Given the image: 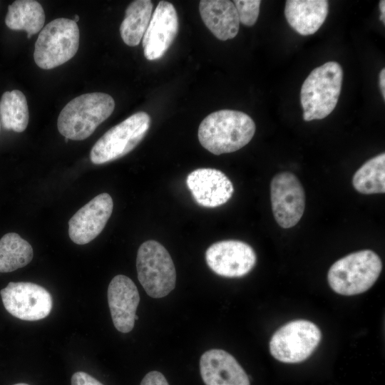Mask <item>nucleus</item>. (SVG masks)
Returning a JSON list of instances; mask_svg holds the SVG:
<instances>
[{
    "label": "nucleus",
    "instance_id": "obj_1",
    "mask_svg": "<svg viewBox=\"0 0 385 385\" xmlns=\"http://www.w3.org/2000/svg\"><path fill=\"white\" fill-rule=\"evenodd\" d=\"M256 125L247 114L234 110H220L200 123L197 137L201 145L219 155L237 151L253 138Z\"/></svg>",
    "mask_w": 385,
    "mask_h": 385
},
{
    "label": "nucleus",
    "instance_id": "obj_2",
    "mask_svg": "<svg viewBox=\"0 0 385 385\" xmlns=\"http://www.w3.org/2000/svg\"><path fill=\"white\" fill-rule=\"evenodd\" d=\"M115 101L108 94L90 93L69 101L57 121L58 132L66 138L83 140L91 136L113 113Z\"/></svg>",
    "mask_w": 385,
    "mask_h": 385
},
{
    "label": "nucleus",
    "instance_id": "obj_3",
    "mask_svg": "<svg viewBox=\"0 0 385 385\" xmlns=\"http://www.w3.org/2000/svg\"><path fill=\"white\" fill-rule=\"evenodd\" d=\"M342 80V66L336 61H328L312 70L300 92L305 121L323 119L333 111L341 93Z\"/></svg>",
    "mask_w": 385,
    "mask_h": 385
},
{
    "label": "nucleus",
    "instance_id": "obj_4",
    "mask_svg": "<svg viewBox=\"0 0 385 385\" xmlns=\"http://www.w3.org/2000/svg\"><path fill=\"white\" fill-rule=\"evenodd\" d=\"M382 270L379 255L370 250L351 253L329 268L327 280L337 294L351 296L367 291L376 282Z\"/></svg>",
    "mask_w": 385,
    "mask_h": 385
},
{
    "label": "nucleus",
    "instance_id": "obj_5",
    "mask_svg": "<svg viewBox=\"0 0 385 385\" xmlns=\"http://www.w3.org/2000/svg\"><path fill=\"white\" fill-rule=\"evenodd\" d=\"M80 33L73 19H56L40 31L35 43L34 58L41 68L48 70L72 58L79 46Z\"/></svg>",
    "mask_w": 385,
    "mask_h": 385
},
{
    "label": "nucleus",
    "instance_id": "obj_6",
    "mask_svg": "<svg viewBox=\"0 0 385 385\" xmlns=\"http://www.w3.org/2000/svg\"><path fill=\"white\" fill-rule=\"evenodd\" d=\"M138 279L153 298L168 295L175 287L176 272L168 250L155 240L144 242L136 257Z\"/></svg>",
    "mask_w": 385,
    "mask_h": 385
},
{
    "label": "nucleus",
    "instance_id": "obj_7",
    "mask_svg": "<svg viewBox=\"0 0 385 385\" xmlns=\"http://www.w3.org/2000/svg\"><path fill=\"white\" fill-rule=\"evenodd\" d=\"M150 125V115L143 111L127 118L106 132L94 144L91 161L101 165L115 160L132 151L147 134Z\"/></svg>",
    "mask_w": 385,
    "mask_h": 385
},
{
    "label": "nucleus",
    "instance_id": "obj_8",
    "mask_svg": "<svg viewBox=\"0 0 385 385\" xmlns=\"http://www.w3.org/2000/svg\"><path fill=\"white\" fill-rule=\"evenodd\" d=\"M321 338V331L315 324L308 320H294L274 333L270 342V351L281 362L299 363L314 352Z\"/></svg>",
    "mask_w": 385,
    "mask_h": 385
},
{
    "label": "nucleus",
    "instance_id": "obj_9",
    "mask_svg": "<svg viewBox=\"0 0 385 385\" xmlns=\"http://www.w3.org/2000/svg\"><path fill=\"white\" fill-rule=\"evenodd\" d=\"M0 294L6 311L21 320L42 319L49 314L53 306L51 294L32 282H11Z\"/></svg>",
    "mask_w": 385,
    "mask_h": 385
},
{
    "label": "nucleus",
    "instance_id": "obj_10",
    "mask_svg": "<svg viewBox=\"0 0 385 385\" xmlns=\"http://www.w3.org/2000/svg\"><path fill=\"white\" fill-rule=\"evenodd\" d=\"M270 199L274 217L282 228L295 226L305 208V193L299 179L289 172H282L270 183Z\"/></svg>",
    "mask_w": 385,
    "mask_h": 385
},
{
    "label": "nucleus",
    "instance_id": "obj_11",
    "mask_svg": "<svg viewBox=\"0 0 385 385\" xmlns=\"http://www.w3.org/2000/svg\"><path fill=\"white\" fill-rule=\"evenodd\" d=\"M205 260L215 274L232 278L248 274L256 264L257 256L247 243L227 240L210 245L205 252Z\"/></svg>",
    "mask_w": 385,
    "mask_h": 385
},
{
    "label": "nucleus",
    "instance_id": "obj_12",
    "mask_svg": "<svg viewBox=\"0 0 385 385\" xmlns=\"http://www.w3.org/2000/svg\"><path fill=\"white\" fill-rule=\"evenodd\" d=\"M178 27V17L173 4L160 1L143 37L145 58L148 61L160 58L174 41Z\"/></svg>",
    "mask_w": 385,
    "mask_h": 385
},
{
    "label": "nucleus",
    "instance_id": "obj_13",
    "mask_svg": "<svg viewBox=\"0 0 385 385\" xmlns=\"http://www.w3.org/2000/svg\"><path fill=\"white\" fill-rule=\"evenodd\" d=\"M113 207L111 196L101 193L79 209L68 221V235L77 245H85L103 230Z\"/></svg>",
    "mask_w": 385,
    "mask_h": 385
},
{
    "label": "nucleus",
    "instance_id": "obj_14",
    "mask_svg": "<svg viewBox=\"0 0 385 385\" xmlns=\"http://www.w3.org/2000/svg\"><path fill=\"white\" fill-rule=\"evenodd\" d=\"M187 186L195 201L200 206L216 207L232 196L234 187L222 171L209 168H197L188 174Z\"/></svg>",
    "mask_w": 385,
    "mask_h": 385
},
{
    "label": "nucleus",
    "instance_id": "obj_15",
    "mask_svg": "<svg viewBox=\"0 0 385 385\" xmlns=\"http://www.w3.org/2000/svg\"><path fill=\"white\" fill-rule=\"evenodd\" d=\"M139 302L138 290L131 279L123 274L112 279L108 288V302L118 331L128 333L133 329Z\"/></svg>",
    "mask_w": 385,
    "mask_h": 385
},
{
    "label": "nucleus",
    "instance_id": "obj_16",
    "mask_svg": "<svg viewBox=\"0 0 385 385\" xmlns=\"http://www.w3.org/2000/svg\"><path fill=\"white\" fill-rule=\"evenodd\" d=\"M200 372L205 385H250L243 368L222 349H212L202 354Z\"/></svg>",
    "mask_w": 385,
    "mask_h": 385
},
{
    "label": "nucleus",
    "instance_id": "obj_17",
    "mask_svg": "<svg viewBox=\"0 0 385 385\" xmlns=\"http://www.w3.org/2000/svg\"><path fill=\"white\" fill-rule=\"evenodd\" d=\"M199 11L202 21L217 38L227 41L237 36L240 21L232 1L201 0Z\"/></svg>",
    "mask_w": 385,
    "mask_h": 385
},
{
    "label": "nucleus",
    "instance_id": "obj_18",
    "mask_svg": "<svg viewBox=\"0 0 385 385\" xmlns=\"http://www.w3.org/2000/svg\"><path fill=\"white\" fill-rule=\"evenodd\" d=\"M328 10L329 4L326 0H287L284 16L296 32L308 36L319 29L327 18Z\"/></svg>",
    "mask_w": 385,
    "mask_h": 385
},
{
    "label": "nucleus",
    "instance_id": "obj_19",
    "mask_svg": "<svg viewBox=\"0 0 385 385\" xmlns=\"http://www.w3.org/2000/svg\"><path fill=\"white\" fill-rule=\"evenodd\" d=\"M45 13L40 3L34 0H16L8 6L6 26L14 31H24L28 38L41 31Z\"/></svg>",
    "mask_w": 385,
    "mask_h": 385
},
{
    "label": "nucleus",
    "instance_id": "obj_20",
    "mask_svg": "<svg viewBox=\"0 0 385 385\" xmlns=\"http://www.w3.org/2000/svg\"><path fill=\"white\" fill-rule=\"evenodd\" d=\"M153 4L150 0H136L127 7L120 26L123 42L129 46H138L150 23Z\"/></svg>",
    "mask_w": 385,
    "mask_h": 385
},
{
    "label": "nucleus",
    "instance_id": "obj_21",
    "mask_svg": "<svg viewBox=\"0 0 385 385\" xmlns=\"http://www.w3.org/2000/svg\"><path fill=\"white\" fill-rule=\"evenodd\" d=\"M29 112L24 94L19 90L4 92L0 100L1 125L6 130L24 131L28 125Z\"/></svg>",
    "mask_w": 385,
    "mask_h": 385
},
{
    "label": "nucleus",
    "instance_id": "obj_22",
    "mask_svg": "<svg viewBox=\"0 0 385 385\" xmlns=\"http://www.w3.org/2000/svg\"><path fill=\"white\" fill-rule=\"evenodd\" d=\"M31 245L19 234L9 232L0 239V272H11L27 265L33 258Z\"/></svg>",
    "mask_w": 385,
    "mask_h": 385
},
{
    "label": "nucleus",
    "instance_id": "obj_23",
    "mask_svg": "<svg viewBox=\"0 0 385 385\" xmlns=\"http://www.w3.org/2000/svg\"><path fill=\"white\" fill-rule=\"evenodd\" d=\"M354 189L362 194L385 192V153H381L364 163L352 178Z\"/></svg>",
    "mask_w": 385,
    "mask_h": 385
},
{
    "label": "nucleus",
    "instance_id": "obj_24",
    "mask_svg": "<svg viewBox=\"0 0 385 385\" xmlns=\"http://www.w3.org/2000/svg\"><path fill=\"white\" fill-rule=\"evenodd\" d=\"M232 2L236 8L240 22L247 26H253L259 16L261 1L235 0Z\"/></svg>",
    "mask_w": 385,
    "mask_h": 385
},
{
    "label": "nucleus",
    "instance_id": "obj_25",
    "mask_svg": "<svg viewBox=\"0 0 385 385\" xmlns=\"http://www.w3.org/2000/svg\"><path fill=\"white\" fill-rule=\"evenodd\" d=\"M71 385H103L99 381L83 371H77L71 376Z\"/></svg>",
    "mask_w": 385,
    "mask_h": 385
},
{
    "label": "nucleus",
    "instance_id": "obj_26",
    "mask_svg": "<svg viewBox=\"0 0 385 385\" xmlns=\"http://www.w3.org/2000/svg\"><path fill=\"white\" fill-rule=\"evenodd\" d=\"M140 385H169V384L162 373L151 371L143 377Z\"/></svg>",
    "mask_w": 385,
    "mask_h": 385
},
{
    "label": "nucleus",
    "instance_id": "obj_27",
    "mask_svg": "<svg viewBox=\"0 0 385 385\" xmlns=\"http://www.w3.org/2000/svg\"><path fill=\"white\" fill-rule=\"evenodd\" d=\"M379 87L383 96L385 99V69L383 68L379 73Z\"/></svg>",
    "mask_w": 385,
    "mask_h": 385
},
{
    "label": "nucleus",
    "instance_id": "obj_28",
    "mask_svg": "<svg viewBox=\"0 0 385 385\" xmlns=\"http://www.w3.org/2000/svg\"><path fill=\"white\" fill-rule=\"evenodd\" d=\"M379 9L381 14H385V1L384 0L379 1Z\"/></svg>",
    "mask_w": 385,
    "mask_h": 385
},
{
    "label": "nucleus",
    "instance_id": "obj_29",
    "mask_svg": "<svg viewBox=\"0 0 385 385\" xmlns=\"http://www.w3.org/2000/svg\"><path fill=\"white\" fill-rule=\"evenodd\" d=\"M379 19L381 21L383 22V24H385V14H381L379 16Z\"/></svg>",
    "mask_w": 385,
    "mask_h": 385
},
{
    "label": "nucleus",
    "instance_id": "obj_30",
    "mask_svg": "<svg viewBox=\"0 0 385 385\" xmlns=\"http://www.w3.org/2000/svg\"><path fill=\"white\" fill-rule=\"evenodd\" d=\"M73 21L77 23L79 21V16L78 15H76L73 19Z\"/></svg>",
    "mask_w": 385,
    "mask_h": 385
},
{
    "label": "nucleus",
    "instance_id": "obj_31",
    "mask_svg": "<svg viewBox=\"0 0 385 385\" xmlns=\"http://www.w3.org/2000/svg\"><path fill=\"white\" fill-rule=\"evenodd\" d=\"M14 385H29V384H25V383H18V384H14Z\"/></svg>",
    "mask_w": 385,
    "mask_h": 385
},
{
    "label": "nucleus",
    "instance_id": "obj_32",
    "mask_svg": "<svg viewBox=\"0 0 385 385\" xmlns=\"http://www.w3.org/2000/svg\"><path fill=\"white\" fill-rule=\"evenodd\" d=\"M135 320H138V317L137 315L135 316Z\"/></svg>",
    "mask_w": 385,
    "mask_h": 385
},
{
    "label": "nucleus",
    "instance_id": "obj_33",
    "mask_svg": "<svg viewBox=\"0 0 385 385\" xmlns=\"http://www.w3.org/2000/svg\"><path fill=\"white\" fill-rule=\"evenodd\" d=\"M69 139L65 138V141L67 143Z\"/></svg>",
    "mask_w": 385,
    "mask_h": 385
},
{
    "label": "nucleus",
    "instance_id": "obj_34",
    "mask_svg": "<svg viewBox=\"0 0 385 385\" xmlns=\"http://www.w3.org/2000/svg\"><path fill=\"white\" fill-rule=\"evenodd\" d=\"M1 122H0V132H1Z\"/></svg>",
    "mask_w": 385,
    "mask_h": 385
}]
</instances>
